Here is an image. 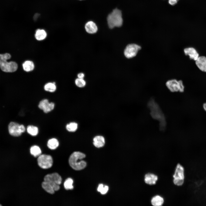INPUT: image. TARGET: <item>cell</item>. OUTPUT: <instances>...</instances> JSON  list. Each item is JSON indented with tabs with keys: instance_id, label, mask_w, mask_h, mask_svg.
<instances>
[{
	"instance_id": "18",
	"label": "cell",
	"mask_w": 206,
	"mask_h": 206,
	"mask_svg": "<svg viewBox=\"0 0 206 206\" xmlns=\"http://www.w3.org/2000/svg\"><path fill=\"white\" fill-rule=\"evenodd\" d=\"M47 33L46 31L43 29H37L35 34V39L38 41H42L46 37Z\"/></svg>"
},
{
	"instance_id": "1",
	"label": "cell",
	"mask_w": 206,
	"mask_h": 206,
	"mask_svg": "<svg viewBox=\"0 0 206 206\" xmlns=\"http://www.w3.org/2000/svg\"><path fill=\"white\" fill-rule=\"evenodd\" d=\"M148 106L152 117L159 121L160 129L162 130H164L166 125L165 118L159 105L152 99L149 101Z\"/></svg>"
},
{
	"instance_id": "5",
	"label": "cell",
	"mask_w": 206,
	"mask_h": 206,
	"mask_svg": "<svg viewBox=\"0 0 206 206\" xmlns=\"http://www.w3.org/2000/svg\"><path fill=\"white\" fill-rule=\"evenodd\" d=\"M44 180L49 182L55 191L60 189L59 185L61 183L62 178L58 173H56L47 175L44 177Z\"/></svg>"
},
{
	"instance_id": "8",
	"label": "cell",
	"mask_w": 206,
	"mask_h": 206,
	"mask_svg": "<svg viewBox=\"0 0 206 206\" xmlns=\"http://www.w3.org/2000/svg\"><path fill=\"white\" fill-rule=\"evenodd\" d=\"M8 130L9 134L12 136L17 137L20 136L25 132V128L23 124L20 125L14 122H11L9 124Z\"/></svg>"
},
{
	"instance_id": "21",
	"label": "cell",
	"mask_w": 206,
	"mask_h": 206,
	"mask_svg": "<svg viewBox=\"0 0 206 206\" xmlns=\"http://www.w3.org/2000/svg\"><path fill=\"white\" fill-rule=\"evenodd\" d=\"M26 130L27 132L30 135L32 136H37L39 133L38 128L33 125H29L27 127Z\"/></svg>"
},
{
	"instance_id": "34",
	"label": "cell",
	"mask_w": 206,
	"mask_h": 206,
	"mask_svg": "<svg viewBox=\"0 0 206 206\" xmlns=\"http://www.w3.org/2000/svg\"></svg>"
},
{
	"instance_id": "15",
	"label": "cell",
	"mask_w": 206,
	"mask_h": 206,
	"mask_svg": "<svg viewBox=\"0 0 206 206\" xmlns=\"http://www.w3.org/2000/svg\"><path fill=\"white\" fill-rule=\"evenodd\" d=\"M93 144L95 146L100 148L103 146L105 144V139L102 136L97 135L93 139Z\"/></svg>"
},
{
	"instance_id": "25",
	"label": "cell",
	"mask_w": 206,
	"mask_h": 206,
	"mask_svg": "<svg viewBox=\"0 0 206 206\" xmlns=\"http://www.w3.org/2000/svg\"><path fill=\"white\" fill-rule=\"evenodd\" d=\"M78 125L77 123L75 122H71L68 124L66 126V130L70 132H74L77 130Z\"/></svg>"
},
{
	"instance_id": "16",
	"label": "cell",
	"mask_w": 206,
	"mask_h": 206,
	"mask_svg": "<svg viewBox=\"0 0 206 206\" xmlns=\"http://www.w3.org/2000/svg\"><path fill=\"white\" fill-rule=\"evenodd\" d=\"M85 29L86 32L90 34L95 33L98 30V28L96 25L92 21H89L86 23Z\"/></svg>"
},
{
	"instance_id": "19",
	"label": "cell",
	"mask_w": 206,
	"mask_h": 206,
	"mask_svg": "<svg viewBox=\"0 0 206 206\" xmlns=\"http://www.w3.org/2000/svg\"><path fill=\"white\" fill-rule=\"evenodd\" d=\"M23 70L26 72L32 71L34 68L35 65L33 62L30 60L25 61L22 64Z\"/></svg>"
},
{
	"instance_id": "7",
	"label": "cell",
	"mask_w": 206,
	"mask_h": 206,
	"mask_svg": "<svg viewBox=\"0 0 206 206\" xmlns=\"http://www.w3.org/2000/svg\"><path fill=\"white\" fill-rule=\"evenodd\" d=\"M168 89L172 92H183L185 90V86L182 81L173 79L168 80L166 83Z\"/></svg>"
},
{
	"instance_id": "28",
	"label": "cell",
	"mask_w": 206,
	"mask_h": 206,
	"mask_svg": "<svg viewBox=\"0 0 206 206\" xmlns=\"http://www.w3.org/2000/svg\"><path fill=\"white\" fill-rule=\"evenodd\" d=\"M75 82L76 85L79 88L83 87L86 84V82L83 79L78 78L76 79Z\"/></svg>"
},
{
	"instance_id": "10",
	"label": "cell",
	"mask_w": 206,
	"mask_h": 206,
	"mask_svg": "<svg viewBox=\"0 0 206 206\" xmlns=\"http://www.w3.org/2000/svg\"><path fill=\"white\" fill-rule=\"evenodd\" d=\"M141 48V46L136 44H129L126 46L124 50V55L127 58H132L137 55Z\"/></svg>"
},
{
	"instance_id": "26",
	"label": "cell",
	"mask_w": 206,
	"mask_h": 206,
	"mask_svg": "<svg viewBox=\"0 0 206 206\" xmlns=\"http://www.w3.org/2000/svg\"><path fill=\"white\" fill-rule=\"evenodd\" d=\"M73 181L71 178L67 179L64 183V186L65 189L67 190H72L74 188L73 186Z\"/></svg>"
},
{
	"instance_id": "29",
	"label": "cell",
	"mask_w": 206,
	"mask_h": 206,
	"mask_svg": "<svg viewBox=\"0 0 206 206\" xmlns=\"http://www.w3.org/2000/svg\"><path fill=\"white\" fill-rule=\"evenodd\" d=\"M178 1L177 0H168L169 3L171 5H176Z\"/></svg>"
},
{
	"instance_id": "9",
	"label": "cell",
	"mask_w": 206,
	"mask_h": 206,
	"mask_svg": "<svg viewBox=\"0 0 206 206\" xmlns=\"http://www.w3.org/2000/svg\"><path fill=\"white\" fill-rule=\"evenodd\" d=\"M38 165L43 169H48L51 168L53 163L52 157L50 155L41 154L37 159Z\"/></svg>"
},
{
	"instance_id": "13",
	"label": "cell",
	"mask_w": 206,
	"mask_h": 206,
	"mask_svg": "<svg viewBox=\"0 0 206 206\" xmlns=\"http://www.w3.org/2000/svg\"><path fill=\"white\" fill-rule=\"evenodd\" d=\"M158 179V176L156 175L151 173H146L144 177L145 182L146 184L150 185L155 184Z\"/></svg>"
},
{
	"instance_id": "27",
	"label": "cell",
	"mask_w": 206,
	"mask_h": 206,
	"mask_svg": "<svg viewBox=\"0 0 206 206\" xmlns=\"http://www.w3.org/2000/svg\"><path fill=\"white\" fill-rule=\"evenodd\" d=\"M108 187L107 186H104L102 184H100L98 185L97 189V191L99 192L102 194L104 195L106 194L108 192Z\"/></svg>"
},
{
	"instance_id": "6",
	"label": "cell",
	"mask_w": 206,
	"mask_h": 206,
	"mask_svg": "<svg viewBox=\"0 0 206 206\" xmlns=\"http://www.w3.org/2000/svg\"><path fill=\"white\" fill-rule=\"evenodd\" d=\"M173 177V182L175 185L180 186L183 185L185 179L184 169L179 163L177 165Z\"/></svg>"
},
{
	"instance_id": "11",
	"label": "cell",
	"mask_w": 206,
	"mask_h": 206,
	"mask_svg": "<svg viewBox=\"0 0 206 206\" xmlns=\"http://www.w3.org/2000/svg\"><path fill=\"white\" fill-rule=\"evenodd\" d=\"M38 107L44 113H47L53 110L55 107V104L53 102H49L48 99H44L39 102Z\"/></svg>"
},
{
	"instance_id": "2",
	"label": "cell",
	"mask_w": 206,
	"mask_h": 206,
	"mask_svg": "<svg viewBox=\"0 0 206 206\" xmlns=\"http://www.w3.org/2000/svg\"><path fill=\"white\" fill-rule=\"evenodd\" d=\"M86 157L85 155L80 152H73L70 156L69 163L70 167L76 170H80L84 168L86 163L82 160Z\"/></svg>"
},
{
	"instance_id": "3",
	"label": "cell",
	"mask_w": 206,
	"mask_h": 206,
	"mask_svg": "<svg viewBox=\"0 0 206 206\" xmlns=\"http://www.w3.org/2000/svg\"><path fill=\"white\" fill-rule=\"evenodd\" d=\"M11 57L10 55L8 53L0 54V67L3 71L5 72H13L17 69L18 66L16 62H8L7 61Z\"/></svg>"
},
{
	"instance_id": "31",
	"label": "cell",
	"mask_w": 206,
	"mask_h": 206,
	"mask_svg": "<svg viewBox=\"0 0 206 206\" xmlns=\"http://www.w3.org/2000/svg\"><path fill=\"white\" fill-rule=\"evenodd\" d=\"M203 107L204 110L206 112V102L203 104Z\"/></svg>"
},
{
	"instance_id": "23",
	"label": "cell",
	"mask_w": 206,
	"mask_h": 206,
	"mask_svg": "<svg viewBox=\"0 0 206 206\" xmlns=\"http://www.w3.org/2000/svg\"><path fill=\"white\" fill-rule=\"evenodd\" d=\"M44 90L46 91L53 92L56 90L55 83L49 82L46 84L44 86Z\"/></svg>"
},
{
	"instance_id": "30",
	"label": "cell",
	"mask_w": 206,
	"mask_h": 206,
	"mask_svg": "<svg viewBox=\"0 0 206 206\" xmlns=\"http://www.w3.org/2000/svg\"><path fill=\"white\" fill-rule=\"evenodd\" d=\"M84 77V74L82 73H80L78 75V78L83 79Z\"/></svg>"
},
{
	"instance_id": "14",
	"label": "cell",
	"mask_w": 206,
	"mask_h": 206,
	"mask_svg": "<svg viewBox=\"0 0 206 206\" xmlns=\"http://www.w3.org/2000/svg\"><path fill=\"white\" fill-rule=\"evenodd\" d=\"M195 64L201 71L206 72V57L205 56H199L195 61Z\"/></svg>"
},
{
	"instance_id": "32",
	"label": "cell",
	"mask_w": 206,
	"mask_h": 206,
	"mask_svg": "<svg viewBox=\"0 0 206 206\" xmlns=\"http://www.w3.org/2000/svg\"><path fill=\"white\" fill-rule=\"evenodd\" d=\"M2 205L0 204V206H1Z\"/></svg>"
},
{
	"instance_id": "12",
	"label": "cell",
	"mask_w": 206,
	"mask_h": 206,
	"mask_svg": "<svg viewBox=\"0 0 206 206\" xmlns=\"http://www.w3.org/2000/svg\"><path fill=\"white\" fill-rule=\"evenodd\" d=\"M184 52L185 55L188 56L191 59L195 61L199 57V54L193 47H188L185 48L184 50Z\"/></svg>"
},
{
	"instance_id": "17",
	"label": "cell",
	"mask_w": 206,
	"mask_h": 206,
	"mask_svg": "<svg viewBox=\"0 0 206 206\" xmlns=\"http://www.w3.org/2000/svg\"><path fill=\"white\" fill-rule=\"evenodd\" d=\"M163 198L159 195H156L151 199V203L152 205L154 206H161L164 203Z\"/></svg>"
},
{
	"instance_id": "20",
	"label": "cell",
	"mask_w": 206,
	"mask_h": 206,
	"mask_svg": "<svg viewBox=\"0 0 206 206\" xmlns=\"http://www.w3.org/2000/svg\"><path fill=\"white\" fill-rule=\"evenodd\" d=\"M59 145L58 140L55 138H52L48 140L47 145L48 148L52 150L56 148Z\"/></svg>"
},
{
	"instance_id": "24",
	"label": "cell",
	"mask_w": 206,
	"mask_h": 206,
	"mask_svg": "<svg viewBox=\"0 0 206 206\" xmlns=\"http://www.w3.org/2000/svg\"><path fill=\"white\" fill-rule=\"evenodd\" d=\"M31 154L34 157L39 156L41 154V151L39 146L37 145H33L30 148Z\"/></svg>"
},
{
	"instance_id": "33",
	"label": "cell",
	"mask_w": 206,
	"mask_h": 206,
	"mask_svg": "<svg viewBox=\"0 0 206 206\" xmlns=\"http://www.w3.org/2000/svg\"><path fill=\"white\" fill-rule=\"evenodd\" d=\"M177 0L179 1V0Z\"/></svg>"
},
{
	"instance_id": "22",
	"label": "cell",
	"mask_w": 206,
	"mask_h": 206,
	"mask_svg": "<svg viewBox=\"0 0 206 206\" xmlns=\"http://www.w3.org/2000/svg\"><path fill=\"white\" fill-rule=\"evenodd\" d=\"M41 186L47 192L51 194L54 193L55 191L52 185L49 182L44 181L42 183Z\"/></svg>"
},
{
	"instance_id": "4",
	"label": "cell",
	"mask_w": 206,
	"mask_h": 206,
	"mask_svg": "<svg viewBox=\"0 0 206 206\" xmlns=\"http://www.w3.org/2000/svg\"><path fill=\"white\" fill-rule=\"evenodd\" d=\"M108 23L109 27L112 29L114 27H120L123 23L121 11L116 8L114 9L107 17Z\"/></svg>"
}]
</instances>
